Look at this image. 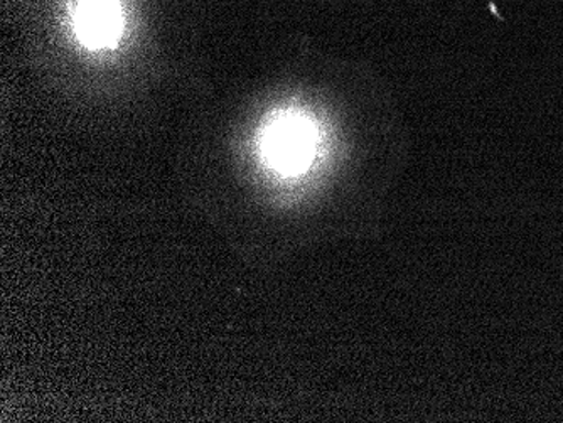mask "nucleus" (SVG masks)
<instances>
[{
    "label": "nucleus",
    "instance_id": "f257e3e1",
    "mask_svg": "<svg viewBox=\"0 0 563 423\" xmlns=\"http://www.w3.org/2000/svg\"><path fill=\"white\" fill-rule=\"evenodd\" d=\"M318 129L302 113L272 116L261 134V153L268 167L284 174L303 172L318 154Z\"/></svg>",
    "mask_w": 563,
    "mask_h": 423
},
{
    "label": "nucleus",
    "instance_id": "f03ea898",
    "mask_svg": "<svg viewBox=\"0 0 563 423\" xmlns=\"http://www.w3.org/2000/svg\"><path fill=\"white\" fill-rule=\"evenodd\" d=\"M75 30L91 49L115 46L123 33L122 5L119 0H78Z\"/></svg>",
    "mask_w": 563,
    "mask_h": 423
}]
</instances>
